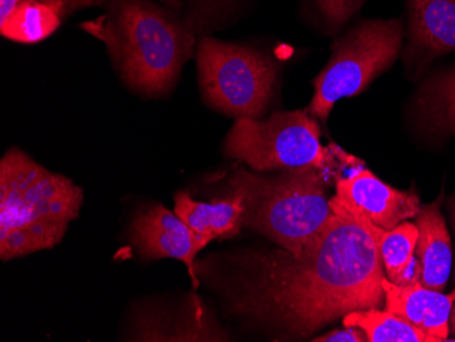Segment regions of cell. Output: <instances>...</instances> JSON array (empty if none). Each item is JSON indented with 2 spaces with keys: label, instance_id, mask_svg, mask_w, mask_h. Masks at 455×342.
Masks as SVG:
<instances>
[{
  "label": "cell",
  "instance_id": "277c9868",
  "mask_svg": "<svg viewBox=\"0 0 455 342\" xmlns=\"http://www.w3.org/2000/svg\"><path fill=\"white\" fill-rule=\"evenodd\" d=\"M326 176L315 167L283 170L275 176L239 168L228 183L242 198L243 227L300 255L336 216L326 195Z\"/></svg>",
  "mask_w": 455,
  "mask_h": 342
},
{
  "label": "cell",
  "instance_id": "8fae6325",
  "mask_svg": "<svg viewBox=\"0 0 455 342\" xmlns=\"http://www.w3.org/2000/svg\"><path fill=\"white\" fill-rule=\"evenodd\" d=\"M385 310L397 314L413 328L426 334L431 342L446 341L450 334V314L455 301V290L449 295L429 290L420 282L395 285L382 282Z\"/></svg>",
  "mask_w": 455,
  "mask_h": 342
},
{
  "label": "cell",
  "instance_id": "3957f363",
  "mask_svg": "<svg viewBox=\"0 0 455 342\" xmlns=\"http://www.w3.org/2000/svg\"><path fill=\"white\" fill-rule=\"evenodd\" d=\"M84 190L12 149L0 161V258L24 257L60 243L78 217Z\"/></svg>",
  "mask_w": 455,
  "mask_h": 342
},
{
  "label": "cell",
  "instance_id": "5b68a950",
  "mask_svg": "<svg viewBox=\"0 0 455 342\" xmlns=\"http://www.w3.org/2000/svg\"><path fill=\"white\" fill-rule=\"evenodd\" d=\"M199 88L212 109L240 119H262L278 86V68L254 48L202 36L196 48Z\"/></svg>",
  "mask_w": 455,
  "mask_h": 342
},
{
  "label": "cell",
  "instance_id": "d6986e66",
  "mask_svg": "<svg viewBox=\"0 0 455 342\" xmlns=\"http://www.w3.org/2000/svg\"><path fill=\"white\" fill-rule=\"evenodd\" d=\"M324 25L331 32L341 29L367 0H314Z\"/></svg>",
  "mask_w": 455,
  "mask_h": 342
},
{
  "label": "cell",
  "instance_id": "5bb4252c",
  "mask_svg": "<svg viewBox=\"0 0 455 342\" xmlns=\"http://www.w3.org/2000/svg\"><path fill=\"white\" fill-rule=\"evenodd\" d=\"M204 311L198 298L180 311H161L152 306L138 313L132 341H213L204 331Z\"/></svg>",
  "mask_w": 455,
  "mask_h": 342
},
{
  "label": "cell",
  "instance_id": "7402d4cb",
  "mask_svg": "<svg viewBox=\"0 0 455 342\" xmlns=\"http://www.w3.org/2000/svg\"><path fill=\"white\" fill-rule=\"evenodd\" d=\"M27 0H0V24L7 21V18Z\"/></svg>",
  "mask_w": 455,
  "mask_h": 342
},
{
  "label": "cell",
  "instance_id": "ba28073f",
  "mask_svg": "<svg viewBox=\"0 0 455 342\" xmlns=\"http://www.w3.org/2000/svg\"><path fill=\"white\" fill-rule=\"evenodd\" d=\"M130 239L145 259L175 258L184 262L194 288H198L196 258L213 240L196 234L175 211L163 205L140 209L130 226Z\"/></svg>",
  "mask_w": 455,
  "mask_h": 342
},
{
  "label": "cell",
  "instance_id": "e0dca14e",
  "mask_svg": "<svg viewBox=\"0 0 455 342\" xmlns=\"http://www.w3.org/2000/svg\"><path fill=\"white\" fill-rule=\"evenodd\" d=\"M418 114L434 131L455 134V70L429 79L421 88Z\"/></svg>",
  "mask_w": 455,
  "mask_h": 342
},
{
  "label": "cell",
  "instance_id": "7c38bea8",
  "mask_svg": "<svg viewBox=\"0 0 455 342\" xmlns=\"http://www.w3.org/2000/svg\"><path fill=\"white\" fill-rule=\"evenodd\" d=\"M330 206L339 209L349 214L365 232L372 237L383 265H385L386 277L395 285H411L420 282V262L415 255L416 243L419 239V229L416 224L403 221L395 228L385 229L371 223L370 219L354 211H347L339 203L330 199Z\"/></svg>",
  "mask_w": 455,
  "mask_h": 342
},
{
  "label": "cell",
  "instance_id": "2e32d148",
  "mask_svg": "<svg viewBox=\"0 0 455 342\" xmlns=\"http://www.w3.org/2000/svg\"><path fill=\"white\" fill-rule=\"evenodd\" d=\"M66 15L52 0H27L0 24V35L20 44H36L55 33Z\"/></svg>",
  "mask_w": 455,
  "mask_h": 342
},
{
  "label": "cell",
  "instance_id": "8992f818",
  "mask_svg": "<svg viewBox=\"0 0 455 342\" xmlns=\"http://www.w3.org/2000/svg\"><path fill=\"white\" fill-rule=\"evenodd\" d=\"M225 155L258 172L315 167L329 175L336 168L337 147H324L316 117L299 109L267 119H236L225 139Z\"/></svg>",
  "mask_w": 455,
  "mask_h": 342
},
{
  "label": "cell",
  "instance_id": "44dd1931",
  "mask_svg": "<svg viewBox=\"0 0 455 342\" xmlns=\"http://www.w3.org/2000/svg\"><path fill=\"white\" fill-rule=\"evenodd\" d=\"M52 2L60 4L65 9L66 14L70 15L76 10L86 9V7L107 6L111 0H52Z\"/></svg>",
  "mask_w": 455,
  "mask_h": 342
},
{
  "label": "cell",
  "instance_id": "ffe728a7",
  "mask_svg": "<svg viewBox=\"0 0 455 342\" xmlns=\"http://www.w3.org/2000/svg\"><path fill=\"white\" fill-rule=\"evenodd\" d=\"M316 342H364L368 341L367 334L355 326H345L341 330H333L324 336L316 337Z\"/></svg>",
  "mask_w": 455,
  "mask_h": 342
},
{
  "label": "cell",
  "instance_id": "52a82bcc",
  "mask_svg": "<svg viewBox=\"0 0 455 342\" xmlns=\"http://www.w3.org/2000/svg\"><path fill=\"white\" fill-rule=\"evenodd\" d=\"M403 22L363 20L333 44V55L314 79L315 94L307 111L327 122L337 101L362 93L380 74L395 65L403 42Z\"/></svg>",
  "mask_w": 455,
  "mask_h": 342
},
{
  "label": "cell",
  "instance_id": "9c48e42d",
  "mask_svg": "<svg viewBox=\"0 0 455 342\" xmlns=\"http://www.w3.org/2000/svg\"><path fill=\"white\" fill-rule=\"evenodd\" d=\"M334 203L347 211L362 214L380 228L393 229L420 211V199L413 193L395 190L374 173L357 168L337 182Z\"/></svg>",
  "mask_w": 455,
  "mask_h": 342
},
{
  "label": "cell",
  "instance_id": "603a6c76",
  "mask_svg": "<svg viewBox=\"0 0 455 342\" xmlns=\"http://www.w3.org/2000/svg\"><path fill=\"white\" fill-rule=\"evenodd\" d=\"M157 2H161L164 6L170 7L173 12H180L184 6V0H157Z\"/></svg>",
  "mask_w": 455,
  "mask_h": 342
},
{
  "label": "cell",
  "instance_id": "d4e9b609",
  "mask_svg": "<svg viewBox=\"0 0 455 342\" xmlns=\"http://www.w3.org/2000/svg\"><path fill=\"white\" fill-rule=\"evenodd\" d=\"M451 219H452V226H454V229H455V199L451 203Z\"/></svg>",
  "mask_w": 455,
  "mask_h": 342
},
{
  "label": "cell",
  "instance_id": "9a60e30c",
  "mask_svg": "<svg viewBox=\"0 0 455 342\" xmlns=\"http://www.w3.org/2000/svg\"><path fill=\"white\" fill-rule=\"evenodd\" d=\"M243 201L237 194L213 203H196L184 191L175 195V213L196 234L209 239L232 237L243 227Z\"/></svg>",
  "mask_w": 455,
  "mask_h": 342
},
{
  "label": "cell",
  "instance_id": "30bf717a",
  "mask_svg": "<svg viewBox=\"0 0 455 342\" xmlns=\"http://www.w3.org/2000/svg\"><path fill=\"white\" fill-rule=\"evenodd\" d=\"M409 12L405 62L409 68H427L455 51V0H406Z\"/></svg>",
  "mask_w": 455,
  "mask_h": 342
},
{
  "label": "cell",
  "instance_id": "6da1fadb",
  "mask_svg": "<svg viewBox=\"0 0 455 342\" xmlns=\"http://www.w3.org/2000/svg\"><path fill=\"white\" fill-rule=\"evenodd\" d=\"M333 211L300 255H250L229 290L232 310L283 338L299 339L352 311L385 307L386 270L377 244L349 214Z\"/></svg>",
  "mask_w": 455,
  "mask_h": 342
},
{
  "label": "cell",
  "instance_id": "ac0fdd59",
  "mask_svg": "<svg viewBox=\"0 0 455 342\" xmlns=\"http://www.w3.org/2000/svg\"><path fill=\"white\" fill-rule=\"evenodd\" d=\"M344 326H355L367 334L368 342H431L426 334L413 328L405 319L379 308L357 310L342 319Z\"/></svg>",
  "mask_w": 455,
  "mask_h": 342
},
{
  "label": "cell",
  "instance_id": "cb8c5ba5",
  "mask_svg": "<svg viewBox=\"0 0 455 342\" xmlns=\"http://www.w3.org/2000/svg\"><path fill=\"white\" fill-rule=\"evenodd\" d=\"M449 325H450V333H452L455 336V301H454V305H452L451 314H450Z\"/></svg>",
  "mask_w": 455,
  "mask_h": 342
},
{
  "label": "cell",
  "instance_id": "7a4b0ae2",
  "mask_svg": "<svg viewBox=\"0 0 455 342\" xmlns=\"http://www.w3.org/2000/svg\"><path fill=\"white\" fill-rule=\"evenodd\" d=\"M180 12L150 0H111L106 14L81 29L106 44L127 88L161 97L175 88L194 55L198 35Z\"/></svg>",
  "mask_w": 455,
  "mask_h": 342
},
{
  "label": "cell",
  "instance_id": "4fadbf2b",
  "mask_svg": "<svg viewBox=\"0 0 455 342\" xmlns=\"http://www.w3.org/2000/svg\"><path fill=\"white\" fill-rule=\"evenodd\" d=\"M441 201L421 206L416 219L419 239L415 255L420 262V284L436 292L447 287L452 266V247L446 223L441 213Z\"/></svg>",
  "mask_w": 455,
  "mask_h": 342
}]
</instances>
